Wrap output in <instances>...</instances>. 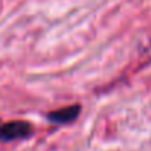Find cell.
<instances>
[{
    "instance_id": "cell-1",
    "label": "cell",
    "mask_w": 151,
    "mask_h": 151,
    "mask_svg": "<svg viewBox=\"0 0 151 151\" xmlns=\"http://www.w3.org/2000/svg\"><path fill=\"white\" fill-rule=\"evenodd\" d=\"M30 133H31V126L27 122L15 120L9 123H2L0 141H15V139L27 138Z\"/></svg>"
},
{
    "instance_id": "cell-2",
    "label": "cell",
    "mask_w": 151,
    "mask_h": 151,
    "mask_svg": "<svg viewBox=\"0 0 151 151\" xmlns=\"http://www.w3.org/2000/svg\"><path fill=\"white\" fill-rule=\"evenodd\" d=\"M80 114V107L79 105H70L61 110H56L53 113H50L47 116V119L53 123H70L73 120L77 119V116Z\"/></svg>"
},
{
    "instance_id": "cell-3",
    "label": "cell",
    "mask_w": 151,
    "mask_h": 151,
    "mask_svg": "<svg viewBox=\"0 0 151 151\" xmlns=\"http://www.w3.org/2000/svg\"><path fill=\"white\" fill-rule=\"evenodd\" d=\"M0 129H2V123H0Z\"/></svg>"
}]
</instances>
